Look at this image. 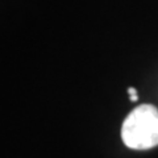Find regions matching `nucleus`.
Listing matches in <instances>:
<instances>
[{
  "mask_svg": "<svg viewBox=\"0 0 158 158\" xmlns=\"http://www.w3.org/2000/svg\"><path fill=\"white\" fill-rule=\"evenodd\" d=\"M121 138L129 149L148 150L158 145V110L141 104L129 112L121 127Z\"/></svg>",
  "mask_w": 158,
  "mask_h": 158,
  "instance_id": "obj_1",
  "label": "nucleus"
},
{
  "mask_svg": "<svg viewBox=\"0 0 158 158\" xmlns=\"http://www.w3.org/2000/svg\"><path fill=\"white\" fill-rule=\"evenodd\" d=\"M128 94H129V100L131 102H137L138 95H137V90L135 87H129V88H128Z\"/></svg>",
  "mask_w": 158,
  "mask_h": 158,
  "instance_id": "obj_2",
  "label": "nucleus"
}]
</instances>
